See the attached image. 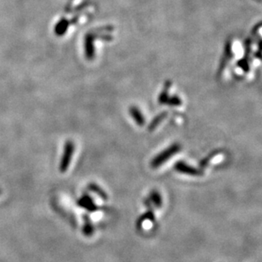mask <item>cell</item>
<instances>
[{
  "instance_id": "4",
  "label": "cell",
  "mask_w": 262,
  "mask_h": 262,
  "mask_svg": "<svg viewBox=\"0 0 262 262\" xmlns=\"http://www.w3.org/2000/svg\"><path fill=\"white\" fill-rule=\"evenodd\" d=\"M77 205H79L80 207L85 209L87 211H89V212H94V211L99 210V207L94 204L93 198H91L88 195H83L78 199Z\"/></svg>"
},
{
  "instance_id": "10",
  "label": "cell",
  "mask_w": 262,
  "mask_h": 262,
  "mask_svg": "<svg viewBox=\"0 0 262 262\" xmlns=\"http://www.w3.org/2000/svg\"><path fill=\"white\" fill-rule=\"evenodd\" d=\"M94 232V228H93V224L91 223L89 221V219L87 218V221H85V224L83 227V233L85 236L90 237Z\"/></svg>"
},
{
  "instance_id": "5",
  "label": "cell",
  "mask_w": 262,
  "mask_h": 262,
  "mask_svg": "<svg viewBox=\"0 0 262 262\" xmlns=\"http://www.w3.org/2000/svg\"><path fill=\"white\" fill-rule=\"evenodd\" d=\"M130 114H131V117L134 119L136 123L138 126H144L145 123V120H144V115H142V112L139 109L135 107V106H131L130 108Z\"/></svg>"
},
{
  "instance_id": "1",
  "label": "cell",
  "mask_w": 262,
  "mask_h": 262,
  "mask_svg": "<svg viewBox=\"0 0 262 262\" xmlns=\"http://www.w3.org/2000/svg\"><path fill=\"white\" fill-rule=\"evenodd\" d=\"M181 150V146L179 144H173L162 151L161 153H158L156 156L151 160V166L152 168H158L159 166H162L164 163H166L167 160L171 159L173 155H175L176 153L179 152Z\"/></svg>"
},
{
  "instance_id": "7",
  "label": "cell",
  "mask_w": 262,
  "mask_h": 262,
  "mask_svg": "<svg viewBox=\"0 0 262 262\" xmlns=\"http://www.w3.org/2000/svg\"><path fill=\"white\" fill-rule=\"evenodd\" d=\"M145 221H154V214H153V211H147L146 213H144L143 216H141L140 218H138V221H137V227H138V229H139L142 227V225H143V223Z\"/></svg>"
},
{
  "instance_id": "9",
  "label": "cell",
  "mask_w": 262,
  "mask_h": 262,
  "mask_svg": "<svg viewBox=\"0 0 262 262\" xmlns=\"http://www.w3.org/2000/svg\"><path fill=\"white\" fill-rule=\"evenodd\" d=\"M151 200L157 208H160L162 206V198H161V195L157 192V191H155V190H153V191L151 192Z\"/></svg>"
},
{
  "instance_id": "3",
  "label": "cell",
  "mask_w": 262,
  "mask_h": 262,
  "mask_svg": "<svg viewBox=\"0 0 262 262\" xmlns=\"http://www.w3.org/2000/svg\"><path fill=\"white\" fill-rule=\"evenodd\" d=\"M174 168H175L176 172L182 173V174H187L189 176H202V174H203V172H202L201 170L195 168L194 166L185 163L184 161H177L175 164Z\"/></svg>"
},
{
  "instance_id": "13",
  "label": "cell",
  "mask_w": 262,
  "mask_h": 262,
  "mask_svg": "<svg viewBox=\"0 0 262 262\" xmlns=\"http://www.w3.org/2000/svg\"><path fill=\"white\" fill-rule=\"evenodd\" d=\"M0 194H1V189H0Z\"/></svg>"
},
{
  "instance_id": "8",
  "label": "cell",
  "mask_w": 262,
  "mask_h": 262,
  "mask_svg": "<svg viewBox=\"0 0 262 262\" xmlns=\"http://www.w3.org/2000/svg\"><path fill=\"white\" fill-rule=\"evenodd\" d=\"M166 113L163 112L159 115H157L155 118L153 119V121L151 122V124L149 126V131H153L155 128L158 127V125L160 124V122L163 121L164 119L166 118Z\"/></svg>"
},
{
  "instance_id": "12",
  "label": "cell",
  "mask_w": 262,
  "mask_h": 262,
  "mask_svg": "<svg viewBox=\"0 0 262 262\" xmlns=\"http://www.w3.org/2000/svg\"><path fill=\"white\" fill-rule=\"evenodd\" d=\"M166 103L170 106H178L182 104V101L177 97H173L171 99H167Z\"/></svg>"
},
{
  "instance_id": "2",
  "label": "cell",
  "mask_w": 262,
  "mask_h": 262,
  "mask_svg": "<svg viewBox=\"0 0 262 262\" xmlns=\"http://www.w3.org/2000/svg\"><path fill=\"white\" fill-rule=\"evenodd\" d=\"M75 152V144L72 141H67L64 145V151L60 163V172L65 173L70 166V161Z\"/></svg>"
},
{
  "instance_id": "11",
  "label": "cell",
  "mask_w": 262,
  "mask_h": 262,
  "mask_svg": "<svg viewBox=\"0 0 262 262\" xmlns=\"http://www.w3.org/2000/svg\"><path fill=\"white\" fill-rule=\"evenodd\" d=\"M218 153V151H215L213 153H211V154H209L207 157H205V159H203V160L200 161L199 166H201V167H205V166H207L208 163L210 162V160H211L213 157L216 156Z\"/></svg>"
},
{
  "instance_id": "6",
  "label": "cell",
  "mask_w": 262,
  "mask_h": 262,
  "mask_svg": "<svg viewBox=\"0 0 262 262\" xmlns=\"http://www.w3.org/2000/svg\"><path fill=\"white\" fill-rule=\"evenodd\" d=\"M88 189H89V190H91L92 192L96 194L99 197H100V198L104 199V200L108 199V195H107V194H106V193L105 192L99 185H97L95 183H90L89 185H88Z\"/></svg>"
}]
</instances>
